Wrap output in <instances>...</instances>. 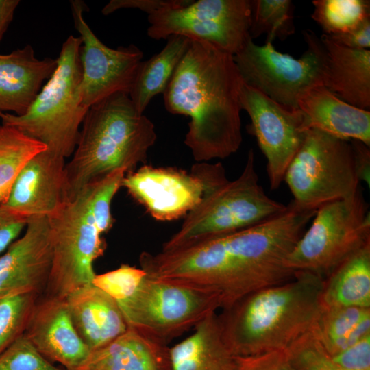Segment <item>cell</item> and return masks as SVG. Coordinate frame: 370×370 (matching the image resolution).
<instances>
[{
    "label": "cell",
    "mask_w": 370,
    "mask_h": 370,
    "mask_svg": "<svg viewBox=\"0 0 370 370\" xmlns=\"http://www.w3.org/2000/svg\"><path fill=\"white\" fill-rule=\"evenodd\" d=\"M332 357L345 370H370V334Z\"/></svg>",
    "instance_id": "8d00e7d4"
},
{
    "label": "cell",
    "mask_w": 370,
    "mask_h": 370,
    "mask_svg": "<svg viewBox=\"0 0 370 370\" xmlns=\"http://www.w3.org/2000/svg\"><path fill=\"white\" fill-rule=\"evenodd\" d=\"M190 172L201 183V199L161 250L238 231L262 223L286 208L287 205L269 197L259 183L253 149L248 151L245 166L234 180H228L220 162H195Z\"/></svg>",
    "instance_id": "5b68a950"
},
{
    "label": "cell",
    "mask_w": 370,
    "mask_h": 370,
    "mask_svg": "<svg viewBox=\"0 0 370 370\" xmlns=\"http://www.w3.org/2000/svg\"><path fill=\"white\" fill-rule=\"evenodd\" d=\"M28 220L0 205V254L18 238L26 227Z\"/></svg>",
    "instance_id": "f35d334b"
},
{
    "label": "cell",
    "mask_w": 370,
    "mask_h": 370,
    "mask_svg": "<svg viewBox=\"0 0 370 370\" xmlns=\"http://www.w3.org/2000/svg\"><path fill=\"white\" fill-rule=\"evenodd\" d=\"M367 317H370V308L321 304L319 317L312 330L321 344L325 345L347 335Z\"/></svg>",
    "instance_id": "4dcf8cb0"
},
{
    "label": "cell",
    "mask_w": 370,
    "mask_h": 370,
    "mask_svg": "<svg viewBox=\"0 0 370 370\" xmlns=\"http://www.w3.org/2000/svg\"><path fill=\"white\" fill-rule=\"evenodd\" d=\"M243 84L232 54L190 39L163 96L169 112L190 119L184 143L196 162L224 159L239 149Z\"/></svg>",
    "instance_id": "7a4b0ae2"
},
{
    "label": "cell",
    "mask_w": 370,
    "mask_h": 370,
    "mask_svg": "<svg viewBox=\"0 0 370 370\" xmlns=\"http://www.w3.org/2000/svg\"><path fill=\"white\" fill-rule=\"evenodd\" d=\"M156 138L153 123L136 110L127 92H116L90 106L72 158L66 163V201L116 170L128 173L146 164Z\"/></svg>",
    "instance_id": "277c9868"
},
{
    "label": "cell",
    "mask_w": 370,
    "mask_h": 370,
    "mask_svg": "<svg viewBox=\"0 0 370 370\" xmlns=\"http://www.w3.org/2000/svg\"><path fill=\"white\" fill-rule=\"evenodd\" d=\"M39 297L27 293L0 298V354L23 335Z\"/></svg>",
    "instance_id": "f546056e"
},
{
    "label": "cell",
    "mask_w": 370,
    "mask_h": 370,
    "mask_svg": "<svg viewBox=\"0 0 370 370\" xmlns=\"http://www.w3.org/2000/svg\"><path fill=\"white\" fill-rule=\"evenodd\" d=\"M193 0H111L102 9L104 15L125 8L139 9L149 14L166 8L184 6Z\"/></svg>",
    "instance_id": "74e56055"
},
{
    "label": "cell",
    "mask_w": 370,
    "mask_h": 370,
    "mask_svg": "<svg viewBox=\"0 0 370 370\" xmlns=\"http://www.w3.org/2000/svg\"><path fill=\"white\" fill-rule=\"evenodd\" d=\"M147 33L155 40L181 35L212 44L232 54L251 39L250 0H199L148 15Z\"/></svg>",
    "instance_id": "8fae6325"
},
{
    "label": "cell",
    "mask_w": 370,
    "mask_h": 370,
    "mask_svg": "<svg viewBox=\"0 0 370 370\" xmlns=\"http://www.w3.org/2000/svg\"><path fill=\"white\" fill-rule=\"evenodd\" d=\"M0 370H66L43 358L21 336L0 354Z\"/></svg>",
    "instance_id": "836d02e7"
},
{
    "label": "cell",
    "mask_w": 370,
    "mask_h": 370,
    "mask_svg": "<svg viewBox=\"0 0 370 370\" xmlns=\"http://www.w3.org/2000/svg\"><path fill=\"white\" fill-rule=\"evenodd\" d=\"M321 304L370 308V245L349 258L325 280Z\"/></svg>",
    "instance_id": "484cf974"
},
{
    "label": "cell",
    "mask_w": 370,
    "mask_h": 370,
    "mask_svg": "<svg viewBox=\"0 0 370 370\" xmlns=\"http://www.w3.org/2000/svg\"><path fill=\"white\" fill-rule=\"evenodd\" d=\"M115 301L127 328L166 345L220 309L210 292L147 274L137 288Z\"/></svg>",
    "instance_id": "ba28073f"
},
{
    "label": "cell",
    "mask_w": 370,
    "mask_h": 370,
    "mask_svg": "<svg viewBox=\"0 0 370 370\" xmlns=\"http://www.w3.org/2000/svg\"><path fill=\"white\" fill-rule=\"evenodd\" d=\"M297 106L305 131L317 130L334 137L370 146V112L337 97L323 86L304 92Z\"/></svg>",
    "instance_id": "ffe728a7"
},
{
    "label": "cell",
    "mask_w": 370,
    "mask_h": 370,
    "mask_svg": "<svg viewBox=\"0 0 370 370\" xmlns=\"http://www.w3.org/2000/svg\"><path fill=\"white\" fill-rule=\"evenodd\" d=\"M234 370H295L284 350L258 355L236 356Z\"/></svg>",
    "instance_id": "d590c367"
},
{
    "label": "cell",
    "mask_w": 370,
    "mask_h": 370,
    "mask_svg": "<svg viewBox=\"0 0 370 370\" xmlns=\"http://www.w3.org/2000/svg\"><path fill=\"white\" fill-rule=\"evenodd\" d=\"M240 106L251 120L248 131L256 138L267 160V173L271 190L284 182L286 169L301 147L306 131L299 110H291L258 90L243 84Z\"/></svg>",
    "instance_id": "5bb4252c"
},
{
    "label": "cell",
    "mask_w": 370,
    "mask_h": 370,
    "mask_svg": "<svg viewBox=\"0 0 370 370\" xmlns=\"http://www.w3.org/2000/svg\"><path fill=\"white\" fill-rule=\"evenodd\" d=\"M284 182L299 206L317 210L354 196L359 190L349 140L308 130L288 165Z\"/></svg>",
    "instance_id": "9c48e42d"
},
{
    "label": "cell",
    "mask_w": 370,
    "mask_h": 370,
    "mask_svg": "<svg viewBox=\"0 0 370 370\" xmlns=\"http://www.w3.org/2000/svg\"><path fill=\"white\" fill-rule=\"evenodd\" d=\"M74 25L82 45L80 92L82 103L89 108L97 101L119 92L129 94L143 53L136 45L112 49L94 34L84 18L88 11L84 2L71 1Z\"/></svg>",
    "instance_id": "4fadbf2b"
},
{
    "label": "cell",
    "mask_w": 370,
    "mask_h": 370,
    "mask_svg": "<svg viewBox=\"0 0 370 370\" xmlns=\"http://www.w3.org/2000/svg\"><path fill=\"white\" fill-rule=\"evenodd\" d=\"M123 169L116 170L108 175L88 184L85 189L90 212L101 232H108L114 224L110 206L112 199L121 187L125 175Z\"/></svg>",
    "instance_id": "1f68e13d"
},
{
    "label": "cell",
    "mask_w": 370,
    "mask_h": 370,
    "mask_svg": "<svg viewBox=\"0 0 370 370\" xmlns=\"http://www.w3.org/2000/svg\"><path fill=\"white\" fill-rule=\"evenodd\" d=\"M334 42L354 49H369L370 18L365 20L356 29L343 34L326 35Z\"/></svg>",
    "instance_id": "ab89813d"
},
{
    "label": "cell",
    "mask_w": 370,
    "mask_h": 370,
    "mask_svg": "<svg viewBox=\"0 0 370 370\" xmlns=\"http://www.w3.org/2000/svg\"><path fill=\"white\" fill-rule=\"evenodd\" d=\"M312 18L323 34L350 32L370 18V1L367 0H314Z\"/></svg>",
    "instance_id": "83f0119b"
},
{
    "label": "cell",
    "mask_w": 370,
    "mask_h": 370,
    "mask_svg": "<svg viewBox=\"0 0 370 370\" xmlns=\"http://www.w3.org/2000/svg\"><path fill=\"white\" fill-rule=\"evenodd\" d=\"M23 335L43 358L66 370L79 367L90 353L74 328L65 299L40 296Z\"/></svg>",
    "instance_id": "ac0fdd59"
},
{
    "label": "cell",
    "mask_w": 370,
    "mask_h": 370,
    "mask_svg": "<svg viewBox=\"0 0 370 370\" xmlns=\"http://www.w3.org/2000/svg\"><path fill=\"white\" fill-rule=\"evenodd\" d=\"M325 280L297 271L284 283L239 299L218 314L226 343L235 356L285 350L311 331L319 317Z\"/></svg>",
    "instance_id": "3957f363"
},
{
    "label": "cell",
    "mask_w": 370,
    "mask_h": 370,
    "mask_svg": "<svg viewBox=\"0 0 370 370\" xmlns=\"http://www.w3.org/2000/svg\"><path fill=\"white\" fill-rule=\"evenodd\" d=\"M249 35L256 38L267 34L266 42L282 40L294 34V6L290 0H251Z\"/></svg>",
    "instance_id": "f1b7e54d"
},
{
    "label": "cell",
    "mask_w": 370,
    "mask_h": 370,
    "mask_svg": "<svg viewBox=\"0 0 370 370\" xmlns=\"http://www.w3.org/2000/svg\"><path fill=\"white\" fill-rule=\"evenodd\" d=\"M81 45L79 36L67 38L55 71L24 114H0L2 125L16 129L64 158L73 153L88 109L82 103L80 92Z\"/></svg>",
    "instance_id": "8992f818"
},
{
    "label": "cell",
    "mask_w": 370,
    "mask_h": 370,
    "mask_svg": "<svg viewBox=\"0 0 370 370\" xmlns=\"http://www.w3.org/2000/svg\"><path fill=\"white\" fill-rule=\"evenodd\" d=\"M171 370H234L236 356L223 337L218 314H210L189 336L170 347Z\"/></svg>",
    "instance_id": "cb8c5ba5"
},
{
    "label": "cell",
    "mask_w": 370,
    "mask_h": 370,
    "mask_svg": "<svg viewBox=\"0 0 370 370\" xmlns=\"http://www.w3.org/2000/svg\"><path fill=\"white\" fill-rule=\"evenodd\" d=\"M121 187L153 219L160 221L185 217L202 195L201 183L191 172L147 164L126 173Z\"/></svg>",
    "instance_id": "9a60e30c"
},
{
    "label": "cell",
    "mask_w": 370,
    "mask_h": 370,
    "mask_svg": "<svg viewBox=\"0 0 370 370\" xmlns=\"http://www.w3.org/2000/svg\"><path fill=\"white\" fill-rule=\"evenodd\" d=\"M303 36L307 49L299 59L277 51L272 42L258 45L249 40L233 56L243 83L286 108L298 110L304 92L323 86L319 56L308 29Z\"/></svg>",
    "instance_id": "7c38bea8"
},
{
    "label": "cell",
    "mask_w": 370,
    "mask_h": 370,
    "mask_svg": "<svg viewBox=\"0 0 370 370\" xmlns=\"http://www.w3.org/2000/svg\"><path fill=\"white\" fill-rule=\"evenodd\" d=\"M52 262L48 217L28 220L24 234L0 256V298L46 289Z\"/></svg>",
    "instance_id": "2e32d148"
},
{
    "label": "cell",
    "mask_w": 370,
    "mask_h": 370,
    "mask_svg": "<svg viewBox=\"0 0 370 370\" xmlns=\"http://www.w3.org/2000/svg\"><path fill=\"white\" fill-rule=\"evenodd\" d=\"M19 3V0H0V42L13 20Z\"/></svg>",
    "instance_id": "b9f144b4"
},
{
    "label": "cell",
    "mask_w": 370,
    "mask_h": 370,
    "mask_svg": "<svg viewBox=\"0 0 370 370\" xmlns=\"http://www.w3.org/2000/svg\"><path fill=\"white\" fill-rule=\"evenodd\" d=\"M308 33L319 56L323 86L341 100L370 108V50L341 45L325 34Z\"/></svg>",
    "instance_id": "d6986e66"
},
{
    "label": "cell",
    "mask_w": 370,
    "mask_h": 370,
    "mask_svg": "<svg viewBox=\"0 0 370 370\" xmlns=\"http://www.w3.org/2000/svg\"><path fill=\"white\" fill-rule=\"evenodd\" d=\"M361 190L349 198L317 209L286 259L295 272L307 271L326 280L342 264L370 245V214Z\"/></svg>",
    "instance_id": "52a82bcc"
},
{
    "label": "cell",
    "mask_w": 370,
    "mask_h": 370,
    "mask_svg": "<svg viewBox=\"0 0 370 370\" xmlns=\"http://www.w3.org/2000/svg\"><path fill=\"white\" fill-rule=\"evenodd\" d=\"M73 370H171L170 347L127 328Z\"/></svg>",
    "instance_id": "603a6c76"
},
{
    "label": "cell",
    "mask_w": 370,
    "mask_h": 370,
    "mask_svg": "<svg viewBox=\"0 0 370 370\" xmlns=\"http://www.w3.org/2000/svg\"><path fill=\"white\" fill-rule=\"evenodd\" d=\"M56 66L57 59L37 58L29 45L0 54V114H24Z\"/></svg>",
    "instance_id": "44dd1931"
},
{
    "label": "cell",
    "mask_w": 370,
    "mask_h": 370,
    "mask_svg": "<svg viewBox=\"0 0 370 370\" xmlns=\"http://www.w3.org/2000/svg\"><path fill=\"white\" fill-rule=\"evenodd\" d=\"M158 53L140 63L129 92L134 108L143 114L156 95L164 94L179 62L186 52L190 39L171 35Z\"/></svg>",
    "instance_id": "d4e9b609"
},
{
    "label": "cell",
    "mask_w": 370,
    "mask_h": 370,
    "mask_svg": "<svg viewBox=\"0 0 370 370\" xmlns=\"http://www.w3.org/2000/svg\"><path fill=\"white\" fill-rule=\"evenodd\" d=\"M353 149L355 169L359 182L370 186V149L361 141L349 140Z\"/></svg>",
    "instance_id": "60d3db41"
},
{
    "label": "cell",
    "mask_w": 370,
    "mask_h": 370,
    "mask_svg": "<svg viewBox=\"0 0 370 370\" xmlns=\"http://www.w3.org/2000/svg\"><path fill=\"white\" fill-rule=\"evenodd\" d=\"M316 210L291 201L282 212L253 226L173 249L143 251L140 266L149 278L214 294L224 310L294 278L286 259Z\"/></svg>",
    "instance_id": "6da1fadb"
},
{
    "label": "cell",
    "mask_w": 370,
    "mask_h": 370,
    "mask_svg": "<svg viewBox=\"0 0 370 370\" xmlns=\"http://www.w3.org/2000/svg\"><path fill=\"white\" fill-rule=\"evenodd\" d=\"M65 300L74 328L90 352L127 329L116 302L93 283L74 291Z\"/></svg>",
    "instance_id": "7402d4cb"
},
{
    "label": "cell",
    "mask_w": 370,
    "mask_h": 370,
    "mask_svg": "<svg viewBox=\"0 0 370 370\" xmlns=\"http://www.w3.org/2000/svg\"><path fill=\"white\" fill-rule=\"evenodd\" d=\"M145 276L140 267L123 264L114 270L95 275L92 283L116 301L137 288Z\"/></svg>",
    "instance_id": "e575fe53"
},
{
    "label": "cell",
    "mask_w": 370,
    "mask_h": 370,
    "mask_svg": "<svg viewBox=\"0 0 370 370\" xmlns=\"http://www.w3.org/2000/svg\"><path fill=\"white\" fill-rule=\"evenodd\" d=\"M65 158L50 150L32 157L16 180L5 206L27 220L50 217L66 199Z\"/></svg>",
    "instance_id": "e0dca14e"
},
{
    "label": "cell",
    "mask_w": 370,
    "mask_h": 370,
    "mask_svg": "<svg viewBox=\"0 0 370 370\" xmlns=\"http://www.w3.org/2000/svg\"><path fill=\"white\" fill-rule=\"evenodd\" d=\"M284 351L295 370H345L335 363L312 330L294 341Z\"/></svg>",
    "instance_id": "d6a6232c"
},
{
    "label": "cell",
    "mask_w": 370,
    "mask_h": 370,
    "mask_svg": "<svg viewBox=\"0 0 370 370\" xmlns=\"http://www.w3.org/2000/svg\"><path fill=\"white\" fill-rule=\"evenodd\" d=\"M52 262L42 295L65 299L77 288L92 284L93 262L103 256L106 244L90 212L82 189L49 217Z\"/></svg>",
    "instance_id": "30bf717a"
},
{
    "label": "cell",
    "mask_w": 370,
    "mask_h": 370,
    "mask_svg": "<svg viewBox=\"0 0 370 370\" xmlns=\"http://www.w3.org/2000/svg\"><path fill=\"white\" fill-rule=\"evenodd\" d=\"M47 147L16 129L0 125V205L5 204L27 162Z\"/></svg>",
    "instance_id": "4316f807"
}]
</instances>
